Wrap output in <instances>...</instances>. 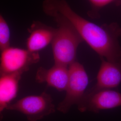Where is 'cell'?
<instances>
[{"instance_id":"obj_8","label":"cell","mask_w":121,"mask_h":121,"mask_svg":"<svg viewBox=\"0 0 121 121\" xmlns=\"http://www.w3.org/2000/svg\"><path fill=\"white\" fill-rule=\"evenodd\" d=\"M68 67L55 64L47 69L40 67L35 74V81L38 83H45L48 86L60 91H65L69 79Z\"/></svg>"},{"instance_id":"obj_7","label":"cell","mask_w":121,"mask_h":121,"mask_svg":"<svg viewBox=\"0 0 121 121\" xmlns=\"http://www.w3.org/2000/svg\"><path fill=\"white\" fill-rule=\"evenodd\" d=\"M101 62L97 75L96 82L89 90L112 89L121 83V60L110 61L100 58Z\"/></svg>"},{"instance_id":"obj_1","label":"cell","mask_w":121,"mask_h":121,"mask_svg":"<svg viewBox=\"0 0 121 121\" xmlns=\"http://www.w3.org/2000/svg\"><path fill=\"white\" fill-rule=\"evenodd\" d=\"M43 9L46 14L56 13L65 18L100 58L110 61L121 60L118 41L121 30L90 22L76 13L65 0H44Z\"/></svg>"},{"instance_id":"obj_3","label":"cell","mask_w":121,"mask_h":121,"mask_svg":"<svg viewBox=\"0 0 121 121\" xmlns=\"http://www.w3.org/2000/svg\"><path fill=\"white\" fill-rule=\"evenodd\" d=\"M69 79L65 95L56 107L60 112L66 113L74 105H77L84 95L88 83V77L84 66L77 60L68 67Z\"/></svg>"},{"instance_id":"obj_4","label":"cell","mask_w":121,"mask_h":121,"mask_svg":"<svg viewBox=\"0 0 121 121\" xmlns=\"http://www.w3.org/2000/svg\"><path fill=\"white\" fill-rule=\"evenodd\" d=\"M39 53L27 49L9 46L0 51V77L9 74H21L39 60Z\"/></svg>"},{"instance_id":"obj_2","label":"cell","mask_w":121,"mask_h":121,"mask_svg":"<svg viewBox=\"0 0 121 121\" xmlns=\"http://www.w3.org/2000/svg\"><path fill=\"white\" fill-rule=\"evenodd\" d=\"M47 15L53 17L57 25L51 43L54 64L69 67L76 61L77 49L83 40L65 18L56 13Z\"/></svg>"},{"instance_id":"obj_10","label":"cell","mask_w":121,"mask_h":121,"mask_svg":"<svg viewBox=\"0 0 121 121\" xmlns=\"http://www.w3.org/2000/svg\"><path fill=\"white\" fill-rule=\"evenodd\" d=\"M21 74L5 75L0 77V112L10 104L17 95Z\"/></svg>"},{"instance_id":"obj_6","label":"cell","mask_w":121,"mask_h":121,"mask_svg":"<svg viewBox=\"0 0 121 121\" xmlns=\"http://www.w3.org/2000/svg\"><path fill=\"white\" fill-rule=\"evenodd\" d=\"M77 106L81 112L97 113L103 110L116 108L121 106V93L112 89L88 90Z\"/></svg>"},{"instance_id":"obj_11","label":"cell","mask_w":121,"mask_h":121,"mask_svg":"<svg viewBox=\"0 0 121 121\" xmlns=\"http://www.w3.org/2000/svg\"><path fill=\"white\" fill-rule=\"evenodd\" d=\"M11 32L9 24L0 14V52L10 46Z\"/></svg>"},{"instance_id":"obj_12","label":"cell","mask_w":121,"mask_h":121,"mask_svg":"<svg viewBox=\"0 0 121 121\" xmlns=\"http://www.w3.org/2000/svg\"><path fill=\"white\" fill-rule=\"evenodd\" d=\"M91 5L95 8L100 9L116 0H88Z\"/></svg>"},{"instance_id":"obj_5","label":"cell","mask_w":121,"mask_h":121,"mask_svg":"<svg viewBox=\"0 0 121 121\" xmlns=\"http://www.w3.org/2000/svg\"><path fill=\"white\" fill-rule=\"evenodd\" d=\"M6 109L22 113L28 121H39L56 111L52 96L45 91L39 95L24 97L9 104Z\"/></svg>"},{"instance_id":"obj_13","label":"cell","mask_w":121,"mask_h":121,"mask_svg":"<svg viewBox=\"0 0 121 121\" xmlns=\"http://www.w3.org/2000/svg\"><path fill=\"white\" fill-rule=\"evenodd\" d=\"M3 117V116L2 113L0 112V121H1L2 120Z\"/></svg>"},{"instance_id":"obj_9","label":"cell","mask_w":121,"mask_h":121,"mask_svg":"<svg viewBox=\"0 0 121 121\" xmlns=\"http://www.w3.org/2000/svg\"><path fill=\"white\" fill-rule=\"evenodd\" d=\"M29 35L26 41V48L29 51L39 53V51L52 43L55 28L35 22L28 29Z\"/></svg>"}]
</instances>
